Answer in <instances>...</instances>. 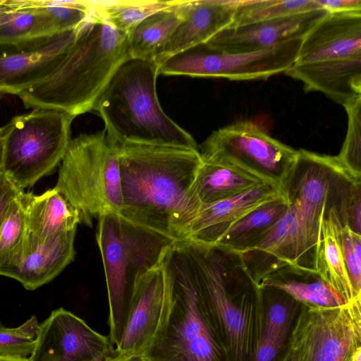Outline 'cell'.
<instances>
[{
    "mask_svg": "<svg viewBox=\"0 0 361 361\" xmlns=\"http://www.w3.org/2000/svg\"><path fill=\"white\" fill-rule=\"evenodd\" d=\"M25 214V238L46 243L76 230L81 224L79 212L54 188L40 195L23 192Z\"/></svg>",
    "mask_w": 361,
    "mask_h": 361,
    "instance_id": "obj_22",
    "label": "cell"
},
{
    "mask_svg": "<svg viewBox=\"0 0 361 361\" xmlns=\"http://www.w3.org/2000/svg\"><path fill=\"white\" fill-rule=\"evenodd\" d=\"M54 188L80 213L81 224L119 214L122 194L114 140L105 129L71 139L61 162Z\"/></svg>",
    "mask_w": 361,
    "mask_h": 361,
    "instance_id": "obj_8",
    "label": "cell"
},
{
    "mask_svg": "<svg viewBox=\"0 0 361 361\" xmlns=\"http://www.w3.org/2000/svg\"><path fill=\"white\" fill-rule=\"evenodd\" d=\"M330 13L361 11L360 0H317Z\"/></svg>",
    "mask_w": 361,
    "mask_h": 361,
    "instance_id": "obj_40",
    "label": "cell"
},
{
    "mask_svg": "<svg viewBox=\"0 0 361 361\" xmlns=\"http://www.w3.org/2000/svg\"><path fill=\"white\" fill-rule=\"evenodd\" d=\"M329 12L319 9L267 21L229 26L206 44L211 48L229 52L257 51L305 34Z\"/></svg>",
    "mask_w": 361,
    "mask_h": 361,
    "instance_id": "obj_17",
    "label": "cell"
},
{
    "mask_svg": "<svg viewBox=\"0 0 361 361\" xmlns=\"http://www.w3.org/2000/svg\"><path fill=\"white\" fill-rule=\"evenodd\" d=\"M0 361H31L30 357L19 356L0 355Z\"/></svg>",
    "mask_w": 361,
    "mask_h": 361,
    "instance_id": "obj_44",
    "label": "cell"
},
{
    "mask_svg": "<svg viewBox=\"0 0 361 361\" xmlns=\"http://www.w3.org/2000/svg\"><path fill=\"white\" fill-rule=\"evenodd\" d=\"M74 118L47 109L13 117L4 142L1 171L21 190L51 173L66 152Z\"/></svg>",
    "mask_w": 361,
    "mask_h": 361,
    "instance_id": "obj_9",
    "label": "cell"
},
{
    "mask_svg": "<svg viewBox=\"0 0 361 361\" xmlns=\"http://www.w3.org/2000/svg\"><path fill=\"white\" fill-rule=\"evenodd\" d=\"M361 56V11L329 13L302 37L295 63Z\"/></svg>",
    "mask_w": 361,
    "mask_h": 361,
    "instance_id": "obj_18",
    "label": "cell"
},
{
    "mask_svg": "<svg viewBox=\"0 0 361 361\" xmlns=\"http://www.w3.org/2000/svg\"><path fill=\"white\" fill-rule=\"evenodd\" d=\"M198 148L202 161L233 166L282 190L298 155L247 121L213 131Z\"/></svg>",
    "mask_w": 361,
    "mask_h": 361,
    "instance_id": "obj_10",
    "label": "cell"
},
{
    "mask_svg": "<svg viewBox=\"0 0 361 361\" xmlns=\"http://www.w3.org/2000/svg\"><path fill=\"white\" fill-rule=\"evenodd\" d=\"M42 36L53 35L80 27L92 14L90 1H36Z\"/></svg>",
    "mask_w": 361,
    "mask_h": 361,
    "instance_id": "obj_33",
    "label": "cell"
},
{
    "mask_svg": "<svg viewBox=\"0 0 361 361\" xmlns=\"http://www.w3.org/2000/svg\"><path fill=\"white\" fill-rule=\"evenodd\" d=\"M167 252L137 279L122 336L111 355H141L159 331L171 300Z\"/></svg>",
    "mask_w": 361,
    "mask_h": 361,
    "instance_id": "obj_14",
    "label": "cell"
},
{
    "mask_svg": "<svg viewBox=\"0 0 361 361\" xmlns=\"http://www.w3.org/2000/svg\"><path fill=\"white\" fill-rule=\"evenodd\" d=\"M157 76L153 61L127 59L111 77L94 111L116 141L199 149L192 135L162 109L157 94Z\"/></svg>",
    "mask_w": 361,
    "mask_h": 361,
    "instance_id": "obj_4",
    "label": "cell"
},
{
    "mask_svg": "<svg viewBox=\"0 0 361 361\" xmlns=\"http://www.w3.org/2000/svg\"><path fill=\"white\" fill-rule=\"evenodd\" d=\"M75 233L73 230L43 243L24 238L21 261L11 278L29 290L51 281L74 260Z\"/></svg>",
    "mask_w": 361,
    "mask_h": 361,
    "instance_id": "obj_21",
    "label": "cell"
},
{
    "mask_svg": "<svg viewBox=\"0 0 361 361\" xmlns=\"http://www.w3.org/2000/svg\"><path fill=\"white\" fill-rule=\"evenodd\" d=\"M277 361H298L295 354L287 346L285 347Z\"/></svg>",
    "mask_w": 361,
    "mask_h": 361,
    "instance_id": "obj_43",
    "label": "cell"
},
{
    "mask_svg": "<svg viewBox=\"0 0 361 361\" xmlns=\"http://www.w3.org/2000/svg\"><path fill=\"white\" fill-rule=\"evenodd\" d=\"M226 361H251L261 338L262 289L238 252L181 241Z\"/></svg>",
    "mask_w": 361,
    "mask_h": 361,
    "instance_id": "obj_2",
    "label": "cell"
},
{
    "mask_svg": "<svg viewBox=\"0 0 361 361\" xmlns=\"http://www.w3.org/2000/svg\"><path fill=\"white\" fill-rule=\"evenodd\" d=\"M95 238L106 279L109 340L118 344L137 279L159 263L176 242L114 212L97 220Z\"/></svg>",
    "mask_w": 361,
    "mask_h": 361,
    "instance_id": "obj_7",
    "label": "cell"
},
{
    "mask_svg": "<svg viewBox=\"0 0 361 361\" xmlns=\"http://www.w3.org/2000/svg\"><path fill=\"white\" fill-rule=\"evenodd\" d=\"M302 39H292L268 49L245 53L222 51L204 43L168 58L157 66V74L230 80L267 79L285 73L295 63Z\"/></svg>",
    "mask_w": 361,
    "mask_h": 361,
    "instance_id": "obj_12",
    "label": "cell"
},
{
    "mask_svg": "<svg viewBox=\"0 0 361 361\" xmlns=\"http://www.w3.org/2000/svg\"><path fill=\"white\" fill-rule=\"evenodd\" d=\"M166 263L170 305L155 337L141 355L148 361H226L181 241L169 248Z\"/></svg>",
    "mask_w": 361,
    "mask_h": 361,
    "instance_id": "obj_6",
    "label": "cell"
},
{
    "mask_svg": "<svg viewBox=\"0 0 361 361\" xmlns=\"http://www.w3.org/2000/svg\"><path fill=\"white\" fill-rule=\"evenodd\" d=\"M104 361H148L141 355H130L128 356L109 355Z\"/></svg>",
    "mask_w": 361,
    "mask_h": 361,
    "instance_id": "obj_42",
    "label": "cell"
},
{
    "mask_svg": "<svg viewBox=\"0 0 361 361\" xmlns=\"http://www.w3.org/2000/svg\"><path fill=\"white\" fill-rule=\"evenodd\" d=\"M287 346L298 361H361V298L335 307L301 304Z\"/></svg>",
    "mask_w": 361,
    "mask_h": 361,
    "instance_id": "obj_11",
    "label": "cell"
},
{
    "mask_svg": "<svg viewBox=\"0 0 361 361\" xmlns=\"http://www.w3.org/2000/svg\"><path fill=\"white\" fill-rule=\"evenodd\" d=\"M114 348L109 336L62 307L39 324L31 361H91L108 357Z\"/></svg>",
    "mask_w": 361,
    "mask_h": 361,
    "instance_id": "obj_15",
    "label": "cell"
},
{
    "mask_svg": "<svg viewBox=\"0 0 361 361\" xmlns=\"http://www.w3.org/2000/svg\"><path fill=\"white\" fill-rule=\"evenodd\" d=\"M0 171V228L11 202L22 191Z\"/></svg>",
    "mask_w": 361,
    "mask_h": 361,
    "instance_id": "obj_39",
    "label": "cell"
},
{
    "mask_svg": "<svg viewBox=\"0 0 361 361\" xmlns=\"http://www.w3.org/2000/svg\"><path fill=\"white\" fill-rule=\"evenodd\" d=\"M260 288L264 312L262 335L287 343L301 303L281 290Z\"/></svg>",
    "mask_w": 361,
    "mask_h": 361,
    "instance_id": "obj_31",
    "label": "cell"
},
{
    "mask_svg": "<svg viewBox=\"0 0 361 361\" xmlns=\"http://www.w3.org/2000/svg\"><path fill=\"white\" fill-rule=\"evenodd\" d=\"M114 140L122 194L118 214L182 241L202 207L193 191L202 164L199 149Z\"/></svg>",
    "mask_w": 361,
    "mask_h": 361,
    "instance_id": "obj_1",
    "label": "cell"
},
{
    "mask_svg": "<svg viewBox=\"0 0 361 361\" xmlns=\"http://www.w3.org/2000/svg\"><path fill=\"white\" fill-rule=\"evenodd\" d=\"M12 126L11 120L6 124L0 126V171H1L4 160V142L6 135Z\"/></svg>",
    "mask_w": 361,
    "mask_h": 361,
    "instance_id": "obj_41",
    "label": "cell"
},
{
    "mask_svg": "<svg viewBox=\"0 0 361 361\" xmlns=\"http://www.w3.org/2000/svg\"><path fill=\"white\" fill-rule=\"evenodd\" d=\"M264 183L258 178L233 166L202 161L193 191L203 206L235 197Z\"/></svg>",
    "mask_w": 361,
    "mask_h": 361,
    "instance_id": "obj_26",
    "label": "cell"
},
{
    "mask_svg": "<svg viewBox=\"0 0 361 361\" xmlns=\"http://www.w3.org/2000/svg\"><path fill=\"white\" fill-rule=\"evenodd\" d=\"M92 14L114 29L128 35L147 16L172 6L173 1L115 0L90 1Z\"/></svg>",
    "mask_w": 361,
    "mask_h": 361,
    "instance_id": "obj_29",
    "label": "cell"
},
{
    "mask_svg": "<svg viewBox=\"0 0 361 361\" xmlns=\"http://www.w3.org/2000/svg\"><path fill=\"white\" fill-rule=\"evenodd\" d=\"M128 58L127 35L92 14L78 27L55 71L18 97L25 108L54 109L75 118L94 110L111 77Z\"/></svg>",
    "mask_w": 361,
    "mask_h": 361,
    "instance_id": "obj_3",
    "label": "cell"
},
{
    "mask_svg": "<svg viewBox=\"0 0 361 361\" xmlns=\"http://www.w3.org/2000/svg\"><path fill=\"white\" fill-rule=\"evenodd\" d=\"M284 291L301 304L335 307L347 302L314 271L287 265L265 277L259 285Z\"/></svg>",
    "mask_w": 361,
    "mask_h": 361,
    "instance_id": "obj_25",
    "label": "cell"
},
{
    "mask_svg": "<svg viewBox=\"0 0 361 361\" xmlns=\"http://www.w3.org/2000/svg\"><path fill=\"white\" fill-rule=\"evenodd\" d=\"M173 5L147 16L129 32L127 35L129 58L154 63L180 21Z\"/></svg>",
    "mask_w": 361,
    "mask_h": 361,
    "instance_id": "obj_28",
    "label": "cell"
},
{
    "mask_svg": "<svg viewBox=\"0 0 361 361\" xmlns=\"http://www.w3.org/2000/svg\"><path fill=\"white\" fill-rule=\"evenodd\" d=\"M343 106L348 116V128L336 157L353 178L361 182V95L355 96Z\"/></svg>",
    "mask_w": 361,
    "mask_h": 361,
    "instance_id": "obj_35",
    "label": "cell"
},
{
    "mask_svg": "<svg viewBox=\"0 0 361 361\" xmlns=\"http://www.w3.org/2000/svg\"><path fill=\"white\" fill-rule=\"evenodd\" d=\"M238 0H175L180 21L154 60L157 66L168 58L209 41L231 25Z\"/></svg>",
    "mask_w": 361,
    "mask_h": 361,
    "instance_id": "obj_16",
    "label": "cell"
},
{
    "mask_svg": "<svg viewBox=\"0 0 361 361\" xmlns=\"http://www.w3.org/2000/svg\"><path fill=\"white\" fill-rule=\"evenodd\" d=\"M286 344L276 338L262 335L251 361H277Z\"/></svg>",
    "mask_w": 361,
    "mask_h": 361,
    "instance_id": "obj_38",
    "label": "cell"
},
{
    "mask_svg": "<svg viewBox=\"0 0 361 361\" xmlns=\"http://www.w3.org/2000/svg\"><path fill=\"white\" fill-rule=\"evenodd\" d=\"M283 190L293 212V265L316 272L314 260L322 221L329 211L335 209L348 224L350 205L361 190V182L350 176L336 156L300 149Z\"/></svg>",
    "mask_w": 361,
    "mask_h": 361,
    "instance_id": "obj_5",
    "label": "cell"
},
{
    "mask_svg": "<svg viewBox=\"0 0 361 361\" xmlns=\"http://www.w3.org/2000/svg\"><path fill=\"white\" fill-rule=\"evenodd\" d=\"M22 190L10 203L0 228V275L10 277L19 266L25 234Z\"/></svg>",
    "mask_w": 361,
    "mask_h": 361,
    "instance_id": "obj_30",
    "label": "cell"
},
{
    "mask_svg": "<svg viewBox=\"0 0 361 361\" xmlns=\"http://www.w3.org/2000/svg\"><path fill=\"white\" fill-rule=\"evenodd\" d=\"M322 8L317 0H238L231 26L267 21Z\"/></svg>",
    "mask_w": 361,
    "mask_h": 361,
    "instance_id": "obj_34",
    "label": "cell"
},
{
    "mask_svg": "<svg viewBox=\"0 0 361 361\" xmlns=\"http://www.w3.org/2000/svg\"><path fill=\"white\" fill-rule=\"evenodd\" d=\"M78 27L0 44V98L6 94L18 96L47 79L64 59Z\"/></svg>",
    "mask_w": 361,
    "mask_h": 361,
    "instance_id": "obj_13",
    "label": "cell"
},
{
    "mask_svg": "<svg viewBox=\"0 0 361 361\" xmlns=\"http://www.w3.org/2000/svg\"><path fill=\"white\" fill-rule=\"evenodd\" d=\"M288 209L286 195L268 202L235 222L216 245L242 253L257 245L286 213Z\"/></svg>",
    "mask_w": 361,
    "mask_h": 361,
    "instance_id": "obj_27",
    "label": "cell"
},
{
    "mask_svg": "<svg viewBox=\"0 0 361 361\" xmlns=\"http://www.w3.org/2000/svg\"><path fill=\"white\" fill-rule=\"evenodd\" d=\"M42 37L34 0L0 1V44Z\"/></svg>",
    "mask_w": 361,
    "mask_h": 361,
    "instance_id": "obj_32",
    "label": "cell"
},
{
    "mask_svg": "<svg viewBox=\"0 0 361 361\" xmlns=\"http://www.w3.org/2000/svg\"><path fill=\"white\" fill-rule=\"evenodd\" d=\"M285 196L273 185L261 184L238 195L203 205L182 241L214 245L238 221L257 207Z\"/></svg>",
    "mask_w": 361,
    "mask_h": 361,
    "instance_id": "obj_19",
    "label": "cell"
},
{
    "mask_svg": "<svg viewBox=\"0 0 361 361\" xmlns=\"http://www.w3.org/2000/svg\"><path fill=\"white\" fill-rule=\"evenodd\" d=\"M39 331L35 316L16 328H8L0 322V355L27 357L32 353Z\"/></svg>",
    "mask_w": 361,
    "mask_h": 361,
    "instance_id": "obj_36",
    "label": "cell"
},
{
    "mask_svg": "<svg viewBox=\"0 0 361 361\" xmlns=\"http://www.w3.org/2000/svg\"><path fill=\"white\" fill-rule=\"evenodd\" d=\"M341 248L355 298H361V235L348 225L340 228Z\"/></svg>",
    "mask_w": 361,
    "mask_h": 361,
    "instance_id": "obj_37",
    "label": "cell"
},
{
    "mask_svg": "<svg viewBox=\"0 0 361 361\" xmlns=\"http://www.w3.org/2000/svg\"><path fill=\"white\" fill-rule=\"evenodd\" d=\"M348 225L337 210L322 220L314 260V271L347 302L354 299L341 248L340 228Z\"/></svg>",
    "mask_w": 361,
    "mask_h": 361,
    "instance_id": "obj_24",
    "label": "cell"
},
{
    "mask_svg": "<svg viewBox=\"0 0 361 361\" xmlns=\"http://www.w3.org/2000/svg\"><path fill=\"white\" fill-rule=\"evenodd\" d=\"M284 73L301 81L306 91L320 92L343 106L361 95V56L294 63Z\"/></svg>",
    "mask_w": 361,
    "mask_h": 361,
    "instance_id": "obj_20",
    "label": "cell"
},
{
    "mask_svg": "<svg viewBox=\"0 0 361 361\" xmlns=\"http://www.w3.org/2000/svg\"><path fill=\"white\" fill-rule=\"evenodd\" d=\"M240 254L245 269L259 286L272 272L293 265L295 239L292 209L288 207L286 213L257 245Z\"/></svg>",
    "mask_w": 361,
    "mask_h": 361,
    "instance_id": "obj_23",
    "label": "cell"
},
{
    "mask_svg": "<svg viewBox=\"0 0 361 361\" xmlns=\"http://www.w3.org/2000/svg\"><path fill=\"white\" fill-rule=\"evenodd\" d=\"M106 357H99V358L94 359V360H91V361H104Z\"/></svg>",
    "mask_w": 361,
    "mask_h": 361,
    "instance_id": "obj_45",
    "label": "cell"
}]
</instances>
